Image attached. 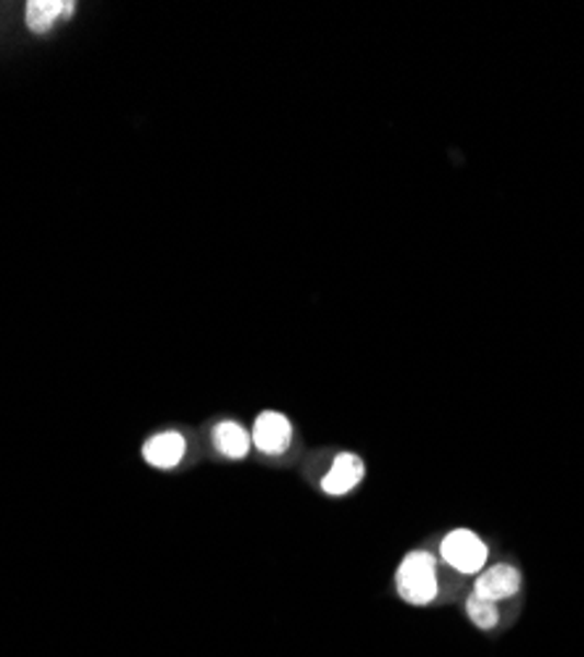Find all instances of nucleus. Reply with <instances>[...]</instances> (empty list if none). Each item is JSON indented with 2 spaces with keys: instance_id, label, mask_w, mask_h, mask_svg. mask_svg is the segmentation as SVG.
I'll return each instance as SVG.
<instances>
[{
  "instance_id": "7",
  "label": "nucleus",
  "mask_w": 584,
  "mask_h": 657,
  "mask_svg": "<svg viewBox=\"0 0 584 657\" xmlns=\"http://www.w3.org/2000/svg\"><path fill=\"white\" fill-rule=\"evenodd\" d=\"M75 9L77 5L71 0H30L24 5V22H27L30 32L45 35V32L54 30V24L69 19Z\"/></svg>"
},
{
  "instance_id": "3",
  "label": "nucleus",
  "mask_w": 584,
  "mask_h": 657,
  "mask_svg": "<svg viewBox=\"0 0 584 657\" xmlns=\"http://www.w3.org/2000/svg\"><path fill=\"white\" fill-rule=\"evenodd\" d=\"M253 447L264 456H282L293 445V424L285 413L264 411L255 418L251 431Z\"/></svg>"
},
{
  "instance_id": "8",
  "label": "nucleus",
  "mask_w": 584,
  "mask_h": 657,
  "mask_svg": "<svg viewBox=\"0 0 584 657\" xmlns=\"http://www.w3.org/2000/svg\"><path fill=\"white\" fill-rule=\"evenodd\" d=\"M214 437V447L221 452V456L229 460H242L251 452V434L238 420H221V424L214 426L211 431Z\"/></svg>"
},
{
  "instance_id": "2",
  "label": "nucleus",
  "mask_w": 584,
  "mask_h": 657,
  "mask_svg": "<svg viewBox=\"0 0 584 657\" xmlns=\"http://www.w3.org/2000/svg\"><path fill=\"white\" fill-rule=\"evenodd\" d=\"M439 557H443V563H448L456 574L477 576L482 574L484 565H488L490 550L477 531L453 529L450 534H445L443 542H439Z\"/></svg>"
},
{
  "instance_id": "1",
  "label": "nucleus",
  "mask_w": 584,
  "mask_h": 657,
  "mask_svg": "<svg viewBox=\"0 0 584 657\" xmlns=\"http://www.w3.org/2000/svg\"><path fill=\"white\" fill-rule=\"evenodd\" d=\"M396 589L409 604H430L439 595L437 557L426 550H413L396 570Z\"/></svg>"
},
{
  "instance_id": "6",
  "label": "nucleus",
  "mask_w": 584,
  "mask_h": 657,
  "mask_svg": "<svg viewBox=\"0 0 584 657\" xmlns=\"http://www.w3.org/2000/svg\"><path fill=\"white\" fill-rule=\"evenodd\" d=\"M185 450H187V442L180 431H161L142 445V458H146L153 469L169 471L182 463Z\"/></svg>"
},
{
  "instance_id": "5",
  "label": "nucleus",
  "mask_w": 584,
  "mask_h": 657,
  "mask_svg": "<svg viewBox=\"0 0 584 657\" xmlns=\"http://www.w3.org/2000/svg\"><path fill=\"white\" fill-rule=\"evenodd\" d=\"M364 473H366V465L356 452H340V456L332 460L330 471H327L324 479H321V489L332 497H343L364 482Z\"/></svg>"
},
{
  "instance_id": "4",
  "label": "nucleus",
  "mask_w": 584,
  "mask_h": 657,
  "mask_svg": "<svg viewBox=\"0 0 584 657\" xmlns=\"http://www.w3.org/2000/svg\"><path fill=\"white\" fill-rule=\"evenodd\" d=\"M518 589H522V574L508 563L490 565L474 578V595L490 602L511 600V597L518 595Z\"/></svg>"
},
{
  "instance_id": "9",
  "label": "nucleus",
  "mask_w": 584,
  "mask_h": 657,
  "mask_svg": "<svg viewBox=\"0 0 584 657\" xmlns=\"http://www.w3.org/2000/svg\"><path fill=\"white\" fill-rule=\"evenodd\" d=\"M466 615L471 618V623H474L477 629L490 631L497 626V621H501V613H497V604L490 600H482V597H477L474 591H471V597L466 600Z\"/></svg>"
}]
</instances>
